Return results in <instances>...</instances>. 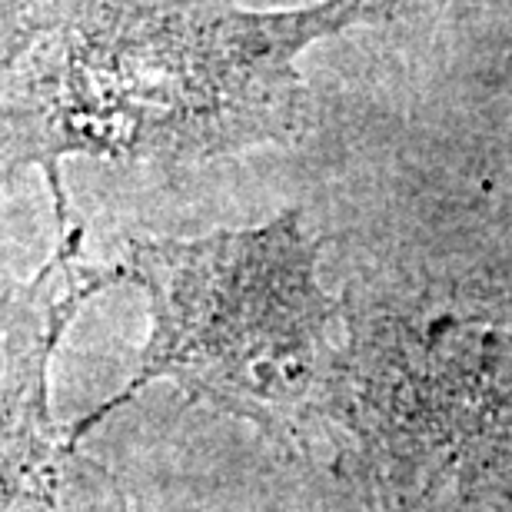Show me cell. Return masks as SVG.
I'll use <instances>...</instances> for the list:
<instances>
[{
    "label": "cell",
    "instance_id": "obj_1",
    "mask_svg": "<svg viewBox=\"0 0 512 512\" xmlns=\"http://www.w3.org/2000/svg\"><path fill=\"white\" fill-rule=\"evenodd\" d=\"M403 0L253 10L230 0H34L7 27L4 160H190L296 127L293 57Z\"/></svg>",
    "mask_w": 512,
    "mask_h": 512
},
{
    "label": "cell",
    "instance_id": "obj_2",
    "mask_svg": "<svg viewBox=\"0 0 512 512\" xmlns=\"http://www.w3.org/2000/svg\"><path fill=\"white\" fill-rule=\"evenodd\" d=\"M127 273L150 296L153 336L133 383L80 433L153 380L266 419L306 403L333 370L336 303L316 286L293 213L203 240L133 243Z\"/></svg>",
    "mask_w": 512,
    "mask_h": 512
}]
</instances>
